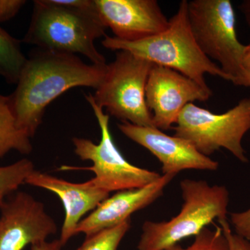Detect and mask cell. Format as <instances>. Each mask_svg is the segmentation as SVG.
<instances>
[{"label": "cell", "mask_w": 250, "mask_h": 250, "mask_svg": "<svg viewBox=\"0 0 250 250\" xmlns=\"http://www.w3.org/2000/svg\"><path fill=\"white\" fill-rule=\"evenodd\" d=\"M165 250H229V248L221 228L215 227L214 230L204 229L187 248L178 244Z\"/></svg>", "instance_id": "cell-19"}, {"label": "cell", "mask_w": 250, "mask_h": 250, "mask_svg": "<svg viewBox=\"0 0 250 250\" xmlns=\"http://www.w3.org/2000/svg\"><path fill=\"white\" fill-rule=\"evenodd\" d=\"M0 210V250H23L47 241L58 231L45 205L27 192H16Z\"/></svg>", "instance_id": "cell-10"}, {"label": "cell", "mask_w": 250, "mask_h": 250, "mask_svg": "<svg viewBox=\"0 0 250 250\" xmlns=\"http://www.w3.org/2000/svg\"><path fill=\"white\" fill-rule=\"evenodd\" d=\"M218 222L228 242L229 250H250V241L233 233L228 219Z\"/></svg>", "instance_id": "cell-21"}, {"label": "cell", "mask_w": 250, "mask_h": 250, "mask_svg": "<svg viewBox=\"0 0 250 250\" xmlns=\"http://www.w3.org/2000/svg\"><path fill=\"white\" fill-rule=\"evenodd\" d=\"M131 228V219L115 228L88 237L77 250H118L121 241Z\"/></svg>", "instance_id": "cell-18"}, {"label": "cell", "mask_w": 250, "mask_h": 250, "mask_svg": "<svg viewBox=\"0 0 250 250\" xmlns=\"http://www.w3.org/2000/svg\"><path fill=\"white\" fill-rule=\"evenodd\" d=\"M230 220L236 234L250 241V208L231 213Z\"/></svg>", "instance_id": "cell-20"}, {"label": "cell", "mask_w": 250, "mask_h": 250, "mask_svg": "<svg viewBox=\"0 0 250 250\" xmlns=\"http://www.w3.org/2000/svg\"><path fill=\"white\" fill-rule=\"evenodd\" d=\"M32 161L23 159L14 164L0 166V208L6 198L18 188L25 184L26 179L35 170Z\"/></svg>", "instance_id": "cell-17"}, {"label": "cell", "mask_w": 250, "mask_h": 250, "mask_svg": "<svg viewBox=\"0 0 250 250\" xmlns=\"http://www.w3.org/2000/svg\"><path fill=\"white\" fill-rule=\"evenodd\" d=\"M212 96L207 89L185 75L168 67L153 64L146 88V104L154 127L172 129L187 104L205 102Z\"/></svg>", "instance_id": "cell-9"}, {"label": "cell", "mask_w": 250, "mask_h": 250, "mask_svg": "<svg viewBox=\"0 0 250 250\" xmlns=\"http://www.w3.org/2000/svg\"><path fill=\"white\" fill-rule=\"evenodd\" d=\"M188 16L192 35L202 52L220 64L233 84L246 87L243 59L246 45L237 36L236 13L231 1H188Z\"/></svg>", "instance_id": "cell-5"}, {"label": "cell", "mask_w": 250, "mask_h": 250, "mask_svg": "<svg viewBox=\"0 0 250 250\" xmlns=\"http://www.w3.org/2000/svg\"><path fill=\"white\" fill-rule=\"evenodd\" d=\"M172 129L174 136L187 140L204 155L210 157L224 148L246 164L248 158L242 141L250 131V97L220 114L188 104Z\"/></svg>", "instance_id": "cell-7"}, {"label": "cell", "mask_w": 250, "mask_h": 250, "mask_svg": "<svg viewBox=\"0 0 250 250\" xmlns=\"http://www.w3.org/2000/svg\"><path fill=\"white\" fill-rule=\"evenodd\" d=\"M118 129L125 136L147 149L162 165L163 174H177L182 171H216L218 161L204 155L191 143L177 136H169L156 127L138 126L122 122Z\"/></svg>", "instance_id": "cell-11"}, {"label": "cell", "mask_w": 250, "mask_h": 250, "mask_svg": "<svg viewBox=\"0 0 250 250\" xmlns=\"http://www.w3.org/2000/svg\"><path fill=\"white\" fill-rule=\"evenodd\" d=\"M101 130V141L95 144L89 139L73 138L74 151L82 161H91L87 167L62 166V170H83L93 172L90 182L94 187L110 193L141 188L161 178L160 174L130 164L115 145L109 129V116L95 104L93 95H85Z\"/></svg>", "instance_id": "cell-6"}, {"label": "cell", "mask_w": 250, "mask_h": 250, "mask_svg": "<svg viewBox=\"0 0 250 250\" xmlns=\"http://www.w3.org/2000/svg\"><path fill=\"white\" fill-rule=\"evenodd\" d=\"M27 57L21 42L0 27V71L9 83H17Z\"/></svg>", "instance_id": "cell-16"}, {"label": "cell", "mask_w": 250, "mask_h": 250, "mask_svg": "<svg viewBox=\"0 0 250 250\" xmlns=\"http://www.w3.org/2000/svg\"><path fill=\"white\" fill-rule=\"evenodd\" d=\"M239 9L243 13L247 24L250 29V0H245L240 5Z\"/></svg>", "instance_id": "cell-24"}, {"label": "cell", "mask_w": 250, "mask_h": 250, "mask_svg": "<svg viewBox=\"0 0 250 250\" xmlns=\"http://www.w3.org/2000/svg\"><path fill=\"white\" fill-rule=\"evenodd\" d=\"M0 76L2 77V75H1V71H0Z\"/></svg>", "instance_id": "cell-27"}, {"label": "cell", "mask_w": 250, "mask_h": 250, "mask_svg": "<svg viewBox=\"0 0 250 250\" xmlns=\"http://www.w3.org/2000/svg\"><path fill=\"white\" fill-rule=\"evenodd\" d=\"M25 184L52 192L62 200L65 218L59 241L62 246L75 236V230L82 218L109 197L108 192L94 187L89 180L72 183L36 170L27 177Z\"/></svg>", "instance_id": "cell-14"}, {"label": "cell", "mask_w": 250, "mask_h": 250, "mask_svg": "<svg viewBox=\"0 0 250 250\" xmlns=\"http://www.w3.org/2000/svg\"><path fill=\"white\" fill-rule=\"evenodd\" d=\"M175 177L174 174H163L159 180L147 187L117 192L81 220L75 235L84 233L88 237L130 220L133 213L149 207L162 196L166 187Z\"/></svg>", "instance_id": "cell-13"}, {"label": "cell", "mask_w": 250, "mask_h": 250, "mask_svg": "<svg viewBox=\"0 0 250 250\" xmlns=\"http://www.w3.org/2000/svg\"><path fill=\"white\" fill-rule=\"evenodd\" d=\"M243 65H244L245 69H250V42L246 46L244 59H243Z\"/></svg>", "instance_id": "cell-25"}, {"label": "cell", "mask_w": 250, "mask_h": 250, "mask_svg": "<svg viewBox=\"0 0 250 250\" xmlns=\"http://www.w3.org/2000/svg\"><path fill=\"white\" fill-rule=\"evenodd\" d=\"M106 27L95 0H35L22 42L38 48L85 56L92 63L106 65L95 41Z\"/></svg>", "instance_id": "cell-2"}, {"label": "cell", "mask_w": 250, "mask_h": 250, "mask_svg": "<svg viewBox=\"0 0 250 250\" xmlns=\"http://www.w3.org/2000/svg\"><path fill=\"white\" fill-rule=\"evenodd\" d=\"M246 87H250V69H246Z\"/></svg>", "instance_id": "cell-26"}, {"label": "cell", "mask_w": 250, "mask_h": 250, "mask_svg": "<svg viewBox=\"0 0 250 250\" xmlns=\"http://www.w3.org/2000/svg\"><path fill=\"white\" fill-rule=\"evenodd\" d=\"M180 188L183 205L178 214L167 221L145 222L138 250H165L196 236L213 220H227L229 192L225 186L186 179Z\"/></svg>", "instance_id": "cell-4"}, {"label": "cell", "mask_w": 250, "mask_h": 250, "mask_svg": "<svg viewBox=\"0 0 250 250\" xmlns=\"http://www.w3.org/2000/svg\"><path fill=\"white\" fill-rule=\"evenodd\" d=\"M107 70L106 65L87 64L76 54L37 48L29 54L17 87L9 95L16 125L34 137L46 108L70 88H98Z\"/></svg>", "instance_id": "cell-1"}, {"label": "cell", "mask_w": 250, "mask_h": 250, "mask_svg": "<svg viewBox=\"0 0 250 250\" xmlns=\"http://www.w3.org/2000/svg\"><path fill=\"white\" fill-rule=\"evenodd\" d=\"M153 63L127 51H118L93 99L108 116L138 126L154 127L146 104V88Z\"/></svg>", "instance_id": "cell-8"}, {"label": "cell", "mask_w": 250, "mask_h": 250, "mask_svg": "<svg viewBox=\"0 0 250 250\" xmlns=\"http://www.w3.org/2000/svg\"><path fill=\"white\" fill-rule=\"evenodd\" d=\"M62 244L59 239L44 241L31 246V250H62Z\"/></svg>", "instance_id": "cell-23"}, {"label": "cell", "mask_w": 250, "mask_h": 250, "mask_svg": "<svg viewBox=\"0 0 250 250\" xmlns=\"http://www.w3.org/2000/svg\"><path fill=\"white\" fill-rule=\"evenodd\" d=\"M13 150L29 154L33 146L30 138L16 125L9 96L0 94V159Z\"/></svg>", "instance_id": "cell-15"}, {"label": "cell", "mask_w": 250, "mask_h": 250, "mask_svg": "<svg viewBox=\"0 0 250 250\" xmlns=\"http://www.w3.org/2000/svg\"><path fill=\"white\" fill-rule=\"evenodd\" d=\"M26 3L25 0H0V22L11 21Z\"/></svg>", "instance_id": "cell-22"}, {"label": "cell", "mask_w": 250, "mask_h": 250, "mask_svg": "<svg viewBox=\"0 0 250 250\" xmlns=\"http://www.w3.org/2000/svg\"><path fill=\"white\" fill-rule=\"evenodd\" d=\"M95 2L104 24L120 40H143L168 27L169 20L156 0H95Z\"/></svg>", "instance_id": "cell-12"}, {"label": "cell", "mask_w": 250, "mask_h": 250, "mask_svg": "<svg viewBox=\"0 0 250 250\" xmlns=\"http://www.w3.org/2000/svg\"><path fill=\"white\" fill-rule=\"evenodd\" d=\"M102 44L105 48L127 51L153 64L172 69L207 89L210 88L206 82V74L232 82L231 77L197 45L189 24L187 0L181 1L177 13L169 20L168 27L160 34L137 41L105 36Z\"/></svg>", "instance_id": "cell-3"}]
</instances>
